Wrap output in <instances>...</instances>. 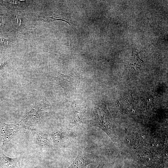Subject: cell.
I'll list each match as a JSON object with an SVG mask.
<instances>
[{
    "mask_svg": "<svg viewBox=\"0 0 168 168\" xmlns=\"http://www.w3.org/2000/svg\"><path fill=\"white\" fill-rule=\"evenodd\" d=\"M89 124L91 126L99 127L108 135L115 144L117 142L118 138L114 129L105 113L101 109L94 108L92 110Z\"/></svg>",
    "mask_w": 168,
    "mask_h": 168,
    "instance_id": "obj_1",
    "label": "cell"
},
{
    "mask_svg": "<svg viewBox=\"0 0 168 168\" xmlns=\"http://www.w3.org/2000/svg\"><path fill=\"white\" fill-rule=\"evenodd\" d=\"M47 101L45 100L44 102H36L33 108L24 115L19 122L21 128L29 129L39 120L49 109V103Z\"/></svg>",
    "mask_w": 168,
    "mask_h": 168,
    "instance_id": "obj_2",
    "label": "cell"
},
{
    "mask_svg": "<svg viewBox=\"0 0 168 168\" xmlns=\"http://www.w3.org/2000/svg\"><path fill=\"white\" fill-rule=\"evenodd\" d=\"M53 143L59 146H67L74 142L76 136L71 129L64 128L54 131L51 135Z\"/></svg>",
    "mask_w": 168,
    "mask_h": 168,
    "instance_id": "obj_3",
    "label": "cell"
},
{
    "mask_svg": "<svg viewBox=\"0 0 168 168\" xmlns=\"http://www.w3.org/2000/svg\"><path fill=\"white\" fill-rule=\"evenodd\" d=\"M52 77L56 83L61 86L66 93L76 90L80 82L79 79L72 74L60 73L57 77Z\"/></svg>",
    "mask_w": 168,
    "mask_h": 168,
    "instance_id": "obj_4",
    "label": "cell"
},
{
    "mask_svg": "<svg viewBox=\"0 0 168 168\" xmlns=\"http://www.w3.org/2000/svg\"><path fill=\"white\" fill-rule=\"evenodd\" d=\"M21 128L19 122L8 124L1 122L0 130L3 139L2 147L7 144Z\"/></svg>",
    "mask_w": 168,
    "mask_h": 168,
    "instance_id": "obj_5",
    "label": "cell"
},
{
    "mask_svg": "<svg viewBox=\"0 0 168 168\" xmlns=\"http://www.w3.org/2000/svg\"><path fill=\"white\" fill-rule=\"evenodd\" d=\"M33 136L34 143L36 146L43 149L51 147L53 142L51 138L36 129H30Z\"/></svg>",
    "mask_w": 168,
    "mask_h": 168,
    "instance_id": "obj_6",
    "label": "cell"
},
{
    "mask_svg": "<svg viewBox=\"0 0 168 168\" xmlns=\"http://www.w3.org/2000/svg\"><path fill=\"white\" fill-rule=\"evenodd\" d=\"M94 162L92 157L87 152L81 150L71 165L67 168H87L88 165Z\"/></svg>",
    "mask_w": 168,
    "mask_h": 168,
    "instance_id": "obj_7",
    "label": "cell"
},
{
    "mask_svg": "<svg viewBox=\"0 0 168 168\" xmlns=\"http://www.w3.org/2000/svg\"><path fill=\"white\" fill-rule=\"evenodd\" d=\"M0 168H21L19 157L11 158L4 154L2 148L0 149Z\"/></svg>",
    "mask_w": 168,
    "mask_h": 168,
    "instance_id": "obj_8",
    "label": "cell"
},
{
    "mask_svg": "<svg viewBox=\"0 0 168 168\" xmlns=\"http://www.w3.org/2000/svg\"><path fill=\"white\" fill-rule=\"evenodd\" d=\"M9 43V40L6 39L2 38L0 39V45L1 46H6Z\"/></svg>",
    "mask_w": 168,
    "mask_h": 168,
    "instance_id": "obj_9",
    "label": "cell"
},
{
    "mask_svg": "<svg viewBox=\"0 0 168 168\" xmlns=\"http://www.w3.org/2000/svg\"><path fill=\"white\" fill-rule=\"evenodd\" d=\"M16 22L18 26H22L23 25L22 21L21 18L16 16Z\"/></svg>",
    "mask_w": 168,
    "mask_h": 168,
    "instance_id": "obj_10",
    "label": "cell"
},
{
    "mask_svg": "<svg viewBox=\"0 0 168 168\" xmlns=\"http://www.w3.org/2000/svg\"><path fill=\"white\" fill-rule=\"evenodd\" d=\"M104 166V165L99 164L97 168H103Z\"/></svg>",
    "mask_w": 168,
    "mask_h": 168,
    "instance_id": "obj_11",
    "label": "cell"
},
{
    "mask_svg": "<svg viewBox=\"0 0 168 168\" xmlns=\"http://www.w3.org/2000/svg\"><path fill=\"white\" fill-rule=\"evenodd\" d=\"M2 24V19L1 17H0V26H1Z\"/></svg>",
    "mask_w": 168,
    "mask_h": 168,
    "instance_id": "obj_12",
    "label": "cell"
},
{
    "mask_svg": "<svg viewBox=\"0 0 168 168\" xmlns=\"http://www.w3.org/2000/svg\"><path fill=\"white\" fill-rule=\"evenodd\" d=\"M1 122L0 121V124L1 123Z\"/></svg>",
    "mask_w": 168,
    "mask_h": 168,
    "instance_id": "obj_13",
    "label": "cell"
}]
</instances>
